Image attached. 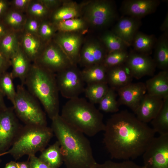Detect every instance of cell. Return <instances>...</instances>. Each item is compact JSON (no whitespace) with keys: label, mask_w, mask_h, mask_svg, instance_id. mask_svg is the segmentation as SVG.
<instances>
[{"label":"cell","mask_w":168,"mask_h":168,"mask_svg":"<svg viewBox=\"0 0 168 168\" xmlns=\"http://www.w3.org/2000/svg\"><path fill=\"white\" fill-rule=\"evenodd\" d=\"M40 1L48 10L57 7L61 2V1L58 0H40Z\"/></svg>","instance_id":"44"},{"label":"cell","mask_w":168,"mask_h":168,"mask_svg":"<svg viewBox=\"0 0 168 168\" xmlns=\"http://www.w3.org/2000/svg\"><path fill=\"white\" fill-rule=\"evenodd\" d=\"M31 1L30 0H14L12 2V4L17 10L23 11L27 10Z\"/></svg>","instance_id":"42"},{"label":"cell","mask_w":168,"mask_h":168,"mask_svg":"<svg viewBox=\"0 0 168 168\" xmlns=\"http://www.w3.org/2000/svg\"><path fill=\"white\" fill-rule=\"evenodd\" d=\"M20 48L16 34L11 31L0 40V52L9 60Z\"/></svg>","instance_id":"28"},{"label":"cell","mask_w":168,"mask_h":168,"mask_svg":"<svg viewBox=\"0 0 168 168\" xmlns=\"http://www.w3.org/2000/svg\"><path fill=\"white\" fill-rule=\"evenodd\" d=\"M53 134L51 128L47 126L25 125L11 147L0 156L10 154L17 160L25 155H35L45 148Z\"/></svg>","instance_id":"5"},{"label":"cell","mask_w":168,"mask_h":168,"mask_svg":"<svg viewBox=\"0 0 168 168\" xmlns=\"http://www.w3.org/2000/svg\"><path fill=\"white\" fill-rule=\"evenodd\" d=\"M11 31L2 20L0 19V40Z\"/></svg>","instance_id":"46"},{"label":"cell","mask_w":168,"mask_h":168,"mask_svg":"<svg viewBox=\"0 0 168 168\" xmlns=\"http://www.w3.org/2000/svg\"><path fill=\"white\" fill-rule=\"evenodd\" d=\"M60 115L71 126L90 137L105 128L103 114L94 104L83 98L69 99L63 105Z\"/></svg>","instance_id":"3"},{"label":"cell","mask_w":168,"mask_h":168,"mask_svg":"<svg viewBox=\"0 0 168 168\" xmlns=\"http://www.w3.org/2000/svg\"><path fill=\"white\" fill-rule=\"evenodd\" d=\"M29 156L30 168H52L36 157L35 155Z\"/></svg>","instance_id":"41"},{"label":"cell","mask_w":168,"mask_h":168,"mask_svg":"<svg viewBox=\"0 0 168 168\" xmlns=\"http://www.w3.org/2000/svg\"><path fill=\"white\" fill-rule=\"evenodd\" d=\"M3 168H18V163L14 161H11L7 163Z\"/></svg>","instance_id":"48"},{"label":"cell","mask_w":168,"mask_h":168,"mask_svg":"<svg viewBox=\"0 0 168 168\" xmlns=\"http://www.w3.org/2000/svg\"><path fill=\"white\" fill-rule=\"evenodd\" d=\"M156 40L154 35L138 31L133 38L131 45L134 51L149 55L154 48Z\"/></svg>","instance_id":"26"},{"label":"cell","mask_w":168,"mask_h":168,"mask_svg":"<svg viewBox=\"0 0 168 168\" xmlns=\"http://www.w3.org/2000/svg\"><path fill=\"white\" fill-rule=\"evenodd\" d=\"M141 25L140 19L124 16L118 20L112 31L129 47Z\"/></svg>","instance_id":"18"},{"label":"cell","mask_w":168,"mask_h":168,"mask_svg":"<svg viewBox=\"0 0 168 168\" xmlns=\"http://www.w3.org/2000/svg\"><path fill=\"white\" fill-rule=\"evenodd\" d=\"M1 162V156H0V163Z\"/></svg>","instance_id":"52"},{"label":"cell","mask_w":168,"mask_h":168,"mask_svg":"<svg viewBox=\"0 0 168 168\" xmlns=\"http://www.w3.org/2000/svg\"><path fill=\"white\" fill-rule=\"evenodd\" d=\"M109 87L106 82L87 84L84 92L89 101L95 105L99 104L107 92Z\"/></svg>","instance_id":"29"},{"label":"cell","mask_w":168,"mask_h":168,"mask_svg":"<svg viewBox=\"0 0 168 168\" xmlns=\"http://www.w3.org/2000/svg\"><path fill=\"white\" fill-rule=\"evenodd\" d=\"M124 63L107 69V82L115 90L131 82L132 77Z\"/></svg>","instance_id":"21"},{"label":"cell","mask_w":168,"mask_h":168,"mask_svg":"<svg viewBox=\"0 0 168 168\" xmlns=\"http://www.w3.org/2000/svg\"><path fill=\"white\" fill-rule=\"evenodd\" d=\"M0 56L3 57V56L2 55V54H1V53H0Z\"/></svg>","instance_id":"51"},{"label":"cell","mask_w":168,"mask_h":168,"mask_svg":"<svg viewBox=\"0 0 168 168\" xmlns=\"http://www.w3.org/2000/svg\"><path fill=\"white\" fill-rule=\"evenodd\" d=\"M40 24L38 20L31 17L26 20L24 26L26 32L38 35Z\"/></svg>","instance_id":"40"},{"label":"cell","mask_w":168,"mask_h":168,"mask_svg":"<svg viewBox=\"0 0 168 168\" xmlns=\"http://www.w3.org/2000/svg\"><path fill=\"white\" fill-rule=\"evenodd\" d=\"M55 44H50L43 49L34 63L54 73L73 65L61 49Z\"/></svg>","instance_id":"11"},{"label":"cell","mask_w":168,"mask_h":168,"mask_svg":"<svg viewBox=\"0 0 168 168\" xmlns=\"http://www.w3.org/2000/svg\"><path fill=\"white\" fill-rule=\"evenodd\" d=\"M13 105L15 113L25 125L47 126L45 114L38 100L21 84L16 87Z\"/></svg>","instance_id":"6"},{"label":"cell","mask_w":168,"mask_h":168,"mask_svg":"<svg viewBox=\"0 0 168 168\" xmlns=\"http://www.w3.org/2000/svg\"><path fill=\"white\" fill-rule=\"evenodd\" d=\"M120 105H124L134 113L145 95L147 93L145 83H130L117 90Z\"/></svg>","instance_id":"13"},{"label":"cell","mask_w":168,"mask_h":168,"mask_svg":"<svg viewBox=\"0 0 168 168\" xmlns=\"http://www.w3.org/2000/svg\"><path fill=\"white\" fill-rule=\"evenodd\" d=\"M12 75L10 72H6L0 75V91L13 104L16 94Z\"/></svg>","instance_id":"34"},{"label":"cell","mask_w":168,"mask_h":168,"mask_svg":"<svg viewBox=\"0 0 168 168\" xmlns=\"http://www.w3.org/2000/svg\"><path fill=\"white\" fill-rule=\"evenodd\" d=\"M11 66L10 61L2 56H0V75L7 71Z\"/></svg>","instance_id":"43"},{"label":"cell","mask_w":168,"mask_h":168,"mask_svg":"<svg viewBox=\"0 0 168 168\" xmlns=\"http://www.w3.org/2000/svg\"><path fill=\"white\" fill-rule=\"evenodd\" d=\"M55 43L66 54L72 65L78 63L82 39L74 32H61L55 38Z\"/></svg>","instance_id":"15"},{"label":"cell","mask_w":168,"mask_h":168,"mask_svg":"<svg viewBox=\"0 0 168 168\" xmlns=\"http://www.w3.org/2000/svg\"><path fill=\"white\" fill-rule=\"evenodd\" d=\"M37 35L26 32L22 39V49L31 62L34 63L39 57L43 49L41 42Z\"/></svg>","instance_id":"23"},{"label":"cell","mask_w":168,"mask_h":168,"mask_svg":"<svg viewBox=\"0 0 168 168\" xmlns=\"http://www.w3.org/2000/svg\"><path fill=\"white\" fill-rule=\"evenodd\" d=\"M107 70L101 64L85 67L81 72L83 80L86 84L100 82L107 83Z\"/></svg>","instance_id":"25"},{"label":"cell","mask_w":168,"mask_h":168,"mask_svg":"<svg viewBox=\"0 0 168 168\" xmlns=\"http://www.w3.org/2000/svg\"><path fill=\"white\" fill-rule=\"evenodd\" d=\"M9 3L4 0H0V19H1L7 11Z\"/></svg>","instance_id":"45"},{"label":"cell","mask_w":168,"mask_h":168,"mask_svg":"<svg viewBox=\"0 0 168 168\" xmlns=\"http://www.w3.org/2000/svg\"><path fill=\"white\" fill-rule=\"evenodd\" d=\"M79 6L73 2L65 3L57 9L52 15V19L56 23L58 22L77 18L80 13Z\"/></svg>","instance_id":"30"},{"label":"cell","mask_w":168,"mask_h":168,"mask_svg":"<svg viewBox=\"0 0 168 168\" xmlns=\"http://www.w3.org/2000/svg\"><path fill=\"white\" fill-rule=\"evenodd\" d=\"M12 106L0 111V154L11 147L22 126Z\"/></svg>","instance_id":"9"},{"label":"cell","mask_w":168,"mask_h":168,"mask_svg":"<svg viewBox=\"0 0 168 168\" xmlns=\"http://www.w3.org/2000/svg\"><path fill=\"white\" fill-rule=\"evenodd\" d=\"M55 24L56 28L61 32H74L82 30L85 26L84 21L77 18L60 21Z\"/></svg>","instance_id":"36"},{"label":"cell","mask_w":168,"mask_h":168,"mask_svg":"<svg viewBox=\"0 0 168 168\" xmlns=\"http://www.w3.org/2000/svg\"><path fill=\"white\" fill-rule=\"evenodd\" d=\"M142 155L145 168H168V134L155 137Z\"/></svg>","instance_id":"10"},{"label":"cell","mask_w":168,"mask_h":168,"mask_svg":"<svg viewBox=\"0 0 168 168\" xmlns=\"http://www.w3.org/2000/svg\"><path fill=\"white\" fill-rule=\"evenodd\" d=\"M151 122L155 133L160 135L168 134V97L164 99L161 109Z\"/></svg>","instance_id":"27"},{"label":"cell","mask_w":168,"mask_h":168,"mask_svg":"<svg viewBox=\"0 0 168 168\" xmlns=\"http://www.w3.org/2000/svg\"><path fill=\"white\" fill-rule=\"evenodd\" d=\"M49 10L40 0L31 1L27 9L28 14L31 18L37 20L46 16Z\"/></svg>","instance_id":"37"},{"label":"cell","mask_w":168,"mask_h":168,"mask_svg":"<svg viewBox=\"0 0 168 168\" xmlns=\"http://www.w3.org/2000/svg\"><path fill=\"white\" fill-rule=\"evenodd\" d=\"M105 49L98 40L87 42L80 50L78 63L85 67L102 64L108 53Z\"/></svg>","instance_id":"16"},{"label":"cell","mask_w":168,"mask_h":168,"mask_svg":"<svg viewBox=\"0 0 168 168\" xmlns=\"http://www.w3.org/2000/svg\"><path fill=\"white\" fill-rule=\"evenodd\" d=\"M148 94L162 98L168 97V72L162 70L145 83Z\"/></svg>","instance_id":"20"},{"label":"cell","mask_w":168,"mask_h":168,"mask_svg":"<svg viewBox=\"0 0 168 168\" xmlns=\"http://www.w3.org/2000/svg\"><path fill=\"white\" fill-rule=\"evenodd\" d=\"M131 76L139 79L146 76H153L156 67L149 55L132 51L124 63Z\"/></svg>","instance_id":"12"},{"label":"cell","mask_w":168,"mask_h":168,"mask_svg":"<svg viewBox=\"0 0 168 168\" xmlns=\"http://www.w3.org/2000/svg\"><path fill=\"white\" fill-rule=\"evenodd\" d=\"M4 97V96L0 91V111L7 107L5 103Z\"/></svg>","instance_id":"49"},{"label":"cell","mask_w":168,"mask_h":168,"mask_svg":"<svg viewBox=\"0 0 168 168\" xmlns=\"http://www.w3.org/2000/svg\"><path fill=\"white\" fill-rule=\"evenodd\" d=\"M116 7L112 1L95 0L85 7L84 17L92 26L102 28L110 24L117 17Z\"/></svg>","instance_id":"8"},{"label":"cell","mask_w":168,"mask_h":168,"mask_svg":"<svg viewBox=\"0 0 168 168\" xmlns=\"http://www.w3.org/2000/svg\"><path fill=\"white\" fill-rule=\"evenodd\" d=\"M103 131V143L111 158L124 160L142 155L156 133L127 110L112 114Z\"/></svg>","instance_id":"1"},{"label":"cell","mask_w":168,"mask_h":168,"mask_svg":"<svg viewBox=\"0 0 168 168\" xmlns=\"http://www.w3.org/2000/svg\"><path fill=\"white\" fill-rule=\"evenodd\" d=\"M115 90L109 87L106 93L98 104L99 110L106 113H116L119 111Z\"/></svg>","instance_id":"32"},{"label":"cell","mask_w":168,"mask_h":168,"mask_svg":"<svg viewBox=\"0 0 168 168\" xmlns=\"http://www.w3.org/2000/svg\"><path fill=\"white\" fill-rule=\"evenodd\" d=\"M154 58L156 67L162 70L168 69V32L163 33L156 39L154 45Z\"/></svg>","instance_id":"22"},{"label":"cell","mask_w":168,"mask_h":168,"mask_svg":"<svg viewBox=\"0 0 168 168\" xmlns=\"http://www.w3.org/2000/svg\"><path fill=\"white\" fill-rule=\"evenodd\" d=\"M59 92L69 99L79 97L84 92L85 84L81 71L72 65L55 74Z\"/></svg>","instance_id":"7"},{"label":"cell","mask_w":168,"mask_h":168,"mask_svg":"<svg viewBox=\"0 0 168 168\" xmlns=\"http://www.w3.org/2000/svg\"><path fill=\"white\" fill-rule=\"evenodd\" d=\"M101 41L108 53L127 50L129 46L112 31L105 32L102 35Z\"/></svg>","instance_id":"31"},{"label":"cell","mask_w":168,"mask_h":168,"mask_svg":"<svg viewBox=\"0 0 168 168\" xmlns=\"http://www.w3.org/2000/svg\"><path fill=\"white\" fill-rule=\"evenodd\" d=\"M128 53L127 50L108 53L102 64L107 69L123 64L127 59Z\"/></svg>","instance_id":"35"},{"label":"cell","mask_w":168,"mask_h":168,"mask_svg":"<svg viewBox=\"0 0 168 168\" xmlns=\"http://www.w3.org/2000/svg\"><path fill=\"white\" fill-rule=\"evenodd\" d=\"M10 61L11 66L12 68L10 73L13 78L19 79L21 84L24 85L31 66L30 63L31 61L20 48Z\"/></svg>","instance_id":"19"},{"label":"cell","mask_w":168,"mask_h":168,"mask_svg":"<svg viewBox=\"0 0 168 168\" xmlns=\"http://www.w3.org/2000/svg\"><path fill=\"white\" fill-rule=\"evenodd\" d=\"M164 99L146 93L134 113L141 121L147 124L157 115L161 109Z\"/></svg>","instance_id":"17"},{"label":"cell","mask_w":168,"mask_h":168,"mask_svg":"<svg viewBox=\"0 0 168 168\" xmlns=\"http://www.w3.org/2000/svg\"><path fill=\"white\" fill-rule=\"evenodd\" d=\"M160 30L163 32H168V14L167 13L164 21L161 26Z\"/></svg>","instance_id":"47"},{"label":"cell","mask_w":168,"mask_h":168,"mask_svg":"<svg viewBox=\"0 0 168 168\" xmlns=\"http://www.w3.org/2000/svg\"><path fill=\"white\" fill-rule=\"evenodd\" d=\"M24 85L41 104L51 120L59 114V92L54 73L33 63Z\"/></svg>","instance_id":"4"},{"label":"cell","mask_w":168,"mask_h":168,"mask_svg":"<svg viewBox=\"0 0 168 168\" xmlns=\"http://www.w3.org/2000/svg\"><path fill=\"white\" fill-rule=\"evenodd\" d=\"M1 19L11 30L21 29L26 20L24 15L16 10H8Z\"/></svg>","instance_id":"33"},{"label":"cell","mask_w":168,"mask_h":168,"mask_svg":"<svg viewBox=\"0 0 168 168\" xmlns=\"http://www.w3.org/2000/svg\"><path fill=\"white\" fill-rule=\"evenodd\" d=\"M55 28L50 23L43 21L40 24L38 35L44 40L50 39L54 35Z\"/></svg>","instance_id":"39"},{"label":"cell","mask_w":168,"mask_h":168,"mask_svg":"<svg viewBox=\"0 0 168 168\" xmlns=\"http://www.w3.org/2000/svg\"><path fill=\"white\" fill-rule=\"evenodd\" d=\"M52 168H58L63 162L59 144L58 141L42 152L39 157Z\"/></svg>","instance_id":"24"},{"label":"cell","mask_w":168,"mask_h":168,"mask_svg":"<svg viewBox=\"0 0 168 168\" xmlns=\"http://www.w3.org/2000/svg\"><path fill=\"white\" fill-rule=\"evenodd\" d=\"M160 3L159 0H125L120 10L124 15L140 19L154 12Z\"/></svg>","instance_id":"14"},{"label":"cell","mask_w":168,"mask_h":168,"mask_svg":"<svg viewBox=\"0 0 168 168\" xmlns=\"http://www.w3.org/2000/svg\"><path fill=\"white\" fill-rule=\"evenodd\" d=\"M18 168H30L29 161L18 162Z\"/></svg>","instance_id":"50"},{"label":"cell","mask_w":168,"mask_h":168,"mask_svg":"<svg viewBox=\"0 0 168 168\" xmlns=\"http://www.w3.org/2000/svg\"><path fill=\"white\" fill-rule=\"evenodd\" d=\"M51 120V128L59 144L66 168H92L97 162L86 135L67 123L59 114Z\"/></svg>","instance_id":"2"},{"label":"cell","mask_w":168,"mask_h":168,"mask_svg":"<svg viewBox=\"0 0 168 168\" xmlns=\"http://www.w3.org/2000/svg\"><path fill=\"white\" fill-rule=\"evenodd\" d=\"M92 168H145L143 166L137 165L129 160L121 162H116L110 160L102 164L96 163Z\"/></svg>","instance_id":"38"}]
</instances>
